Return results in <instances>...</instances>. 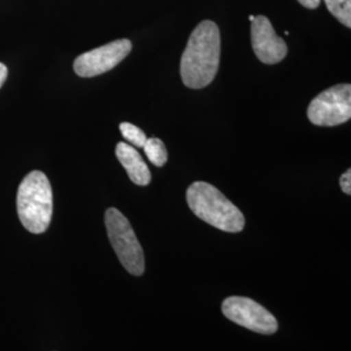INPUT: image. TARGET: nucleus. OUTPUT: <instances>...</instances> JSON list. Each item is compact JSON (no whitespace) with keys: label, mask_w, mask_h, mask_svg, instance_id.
I'll return each instance as SVG.
<instances>
[{"label":"nucleus","mask_w":351,"mask_h":351,"mask_svg":"<svg viewBox=\"0 0 351 351\" xmlns=\"http://www.w3.org/2000/svg\"><path fill=\"white\" fill-rule=\"evenodd\" d=\"M329 12L332 13L342 25L351 27V0H324Z\"/></svg>","instance_id":"nucleus-11"},{"label":"nucleus","mask_w":351,"mask_h":351,"mask_svg":"<svg viewBox=\"0 0 351 351\" xmlns=\"http://www.w3.org/2000/svg\"><path fill=\"white\" fill-rule=\"evenodd\" d=\"M7 75H8V69L4 64L0 63V88L3 86V84L7 80Z\"/></svg>","instance_id":"nucleus-15"},{"label":"nucleus","mask_w":351,"mask_h":351,"mask_svg":"<svg viewBox=\"0 0 351 351\" xmlns=\"http://www.w3.org/2000/svg\"><path fill=\"white\" fill-rule=\"evenodd\" d=\"M251 45L256 58L264 64H277L287 58L288 46L278 37L265 16H255L251 20Z\"/></svg>","instance_id":"nucleus-8"},{"label":"nucleus","mask_w":351,"mask_h":351,"mask_svg":"<svg viewBox=\"0 0 351 351\" xmlns=\"http://www.w3.org/2000/svg\"><path fill=\"white\" fill-rule=\"evenodd\" d=\"M308 120L317 126H336L351 119V85L341 84L326 88L310 103Z\"/></svg>","instance_id":"nucleus-5"},{"label":"nucleus","mask_w":351,"mask_h":351,"mask_svg":"<svg viewBox=\"0 0 351 351\" xmlns=\"http://www.w3.org/2000/svg\"><path fill=\"white\" fill-rule=\"evenodd\" d=\"M104 220L110 242L124 268L133 276H142L145 254L128 219L119 210L108 208Z\"/></svg>","instance_id":"nucleus-4"},{"label":"nucleus","mask_w":351,"mask_h":351,"mask_svg":"<svg viewBox=\"0 0 351 351\" xmlns=\"http://www.w3.org/2000/svg\"><path fill=\"white\" fill-rule=\"evenodd\" d=\"M120 132H121L123 137H124L129 143H132V145L136 146V147L143 149V146H145V143H146V141H147V137H146V134L139 129L138 126L133 125V124H130V123H121V124H120Z\"/></svg>","instance_id":"nucleus-12"},{"label":"nucleus","mask_w":351,"mask_h":351,"mask_svg":"<svg viewBox=\"0 0 351 351\" xmlns=\"http://www.w3.org/2000/svg\"><path fill=\"white\" fill-rule=\"evenodd\" d=\"M190 210L207 224L228 233H239L245 228V216L226 195L208 182L197 181L186 191Z\"/></svg>","instance_id":"nucleus-2"},{"label":"nucleus","mask_w":351,"mask_h":351,"mask_svg":"<svg viewBox=\"0 0 351 351\" xmlns=\"http://www.w3.org/2000/svg\"><path fill=\"white\" fill-rule=\"evenodd\" d=\"M132 51L129 39H117L95 50L80 55L75 60L73 68L80 77H95L103 75L121 63Z\"/></svg>","instance_id":"nucleus-7"},{"label":"nucleus","mask_w":351,"mask_h":351,"mask_svg":"<svg viewBox=\"0 0 351 351\" xmlns=\"http://www.w3.org/2000/svg\"><path fill=\"white\" fill-rule=\"evenodd\" d=\"M223 314L239 326L261 335H274L278 329L276 317L262 304L246 297H229L223 302Z\"/></svg>","instance_id":"nucleus-6"},{"label":"nucleus","mask_w":351,"mask_h":351,"mask_svg":"<svg viewBox=\"0 0 351 351\" xmlns=\"http://www.w3.org/2000/svg\"><path fill=\"white\" fill-rule=\"evenodd\" d=\"M116 156L119 162L125 168L130 180L138 186H147L151 182V173L147 164L142 159L137 149L120 142L116 146Z\"/></svg>","instance_id":"nucleus-9"},{"label":"nucleus","mask_w":351,"mask_h":351,"mask_svg":"<svg viewBox=\"0 0 351 351\" xmlns=\"http://www.w3.org/2000/svg\"><path fill=\"white\" fill-rule=\"evenodd\" d=\"M298 1L301 3L302 5H303L304 8L315 10V8H317V7H319V4H320V1H322V0H298Z\"/></svg>","instance_id":"nucleus-14"},{"label":"nucleus","mask_w":351,"mask_h":351,"mask_svg":"<svg viewBox=\"0 0 351 351\" xmlns=\"http://www.w3.org/2000/svg\"><path fill=\"white\" fill-rule=\"evenodd\" d=\"M145 154L155 167H163L168 160V154L163 141L159 138H147L145 146Z\"/></svg>","instance_id":"nucleus-10"},{"label":"nucleus","mask_w":351,"mask_h":351,"mask_svg":"<svg viewBox=\"0 0 351 351\" xmlns=\"http://www.w3.org/2000/svg\"><path fill=\"white\" fill-rule=\"evenodd\" d=\"M221 40L219 26L204 20L194 29L181 58V78L189 88L208 86L220 65Z\"/></svg>","instance_id":"nucleus-1"},{"label":"nucleus","mask_w":351,"mask_h":351,"mask_svg":"<svg viewBox=\"0 0 351 351\" xmlns=\"http://www.w3.org/2000/svg\"><path fill=\"white\" fill-rule=\"evenodd\" d=\"M339 185L341 189L345 194L350 195L351 194V171L348 169L343 175L341 176V180H339Z\"/></svg>","instance_id":"nucleus-13"},{"label":"nucleus","mask_w":351,"mask_h":351,"mask_svg":"<svg viewBox=\"0 0 351 351\" xmlns=\"http://www.w3.org/2000/svg\"><path fill=\"white\" fill-rule=\"evenodd\" d=\"M53 210L52 188L47 176L33 171L26 176L17 191V213L21 224L34 234L50 226Z\"/></svg>","instance_id":"nucleus-3"}]
</instances>
